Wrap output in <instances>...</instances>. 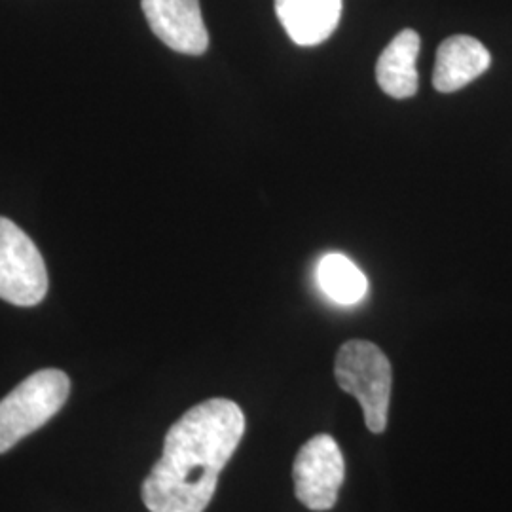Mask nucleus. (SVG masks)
Instances as JSON below:
<instances>
[{
    "label": "nucleus",
    "mask_w": 512,
    "mask_h": 512,
    "mask_svg": "<svg viewBox=\"0 0 512 512\" xmlns=\"http://www.w3.org/2000/svg\"><path fill=\"white\" fill-rule=\"evenodd\" d=\"M420 46V35L414 29H404L378 57L376 80L389 97L408 99L418 92L416 59Z\"/></svg>",
    "instance_id": "obj_9"
},
{
    "label": "nucleus",
    "mask_w": 512,
    "mask_h": 512,
    "mask_svg": "<svg viewBox=\"0 0 512 512\" xmlns=\"http://www.w3.org/2000/svg\"><path fill=\"white\" fill-rule=\"evenodd\" d=\"M48 293V272L35 241L18 224L0 217V298L37 306Z\"/></svg>",
    "instance_id": "obj_4"
},
{
    "label": "nucleus",
    "mask_w": 512,
    "mask_h": 512,
    "mask_svg": "<svg viewBox=\"0 0 512 512\" xmlns=\"http://www.w3.org/2000/svg\"><path fill=\"white\" fill-rule=\"evenodd\" d=\"M344 476L346 461L330 435H315L294 459V492L310 511H330L336 505Z\"/></svg>",
    "instance_id": "obj_5"
},
{
    "label": "nucleus",
    "mask_w": 512,
    "mask_h": 512,
    "mask_svg": "<svg viewBox=\"0 0 512 512\" xmlns=\"http://www.w3.org/2000/svg\"><path fill=\"white\" fill-rule=\"evenodd\" d=\"M243 433L245 416L234 401L209 399L192 406L167 431L164 454L143 482L148 511H205Z\"/></svg>",
    "instance_id": "obj_1"
},
{
    "label": "nucleus",
    "mask_w": 512,
    "mask_h": 512,
    "mask_svg": "<svg viewBox=\"0 0 512 512\" xmlns=\"http://www.w3.org/2000/svg\"><path fill=\"white\" fill-rule=\"evenodd\" d=\"M492 65L488 48L473 37L454 35L437 50L433 86L440 93H454L486 73Z\"/></svg>",
    "instance_id": "obj_7"
},
{
    "label": "nucleus",
    "mask_w": 512,
    "mask_h": 512,
    "mask_svg": "<svg viewBox=\"0 0 512 512\" xmlns=\"http://www.w3.org/2000/svg\"><path fill=\"white\" fill-rule=\"evenodd\" d=\"M71 380L57 368H44L25 378L0 401V454L54 418L67 403Z\"/></svg>",
    "instance_id": "obj_2"
},
{
    "label": "nucleus",
    "mask_w": 512,
    "mask_h": 512,
    "mask_svg": "<svg viewBox=\"0 0 512 512\" xmlns=\"http://www.w3.org/2000/svg\"><path fill=\"white\" fill-rule=\"evenodd\" d=\"M317 281L321 291L332 302L351 306L365 298L368 293L366 275L349 260L348 256L329 253L317 266Z\"/></svg>",
    "instance_id": "obj_10"
},
{
    "label": "nucleus",
    "mask_w": 512,
    "mask_h": 512,
    "mask_svg": "<svg viewBox=\"0 0 512 512\" xmlns=\"http://www.w3.org/2000/svg\"><path fill=\"white\" fill-rule=\"evenodd\" d=\"M152 33L171 50L202 55L209 48L200 0H141Z\"/></svg>",
    "instance_id": "obj_6"
},
{
    "label": "nucleus",
    "mask_w": 512,
    "mask_h": 512,
    "mask_svg": "<svg viewBox=\"0 0 512 512\" xmlns=\"http://www.w3.org/2000/svg\"><path fill=\"white\" fill-rule=\"evenodd\" d=\"M275 12L298 46H317L336 31L342 0H275Z\"/></svg>",
    "instance_id": "obj_8"
},
{
    "label": "nucleus",
    "mask_w": 512,
    "mask_h": 512,
    "mask_svg": "<svg viewBox=\"0 0 512 512\" xmlns=\"http://www.w3.org/2000/svg\"><path fill=\"white\" fill-rule=\"evenodd\" d=\"M334 376L361 403L366 427L376 435L384 433L393 385V370L384 351L365 340L346 342L336 355Z\"/></svg>",
    "instance_id": "obj_3"
}]
</instances>
